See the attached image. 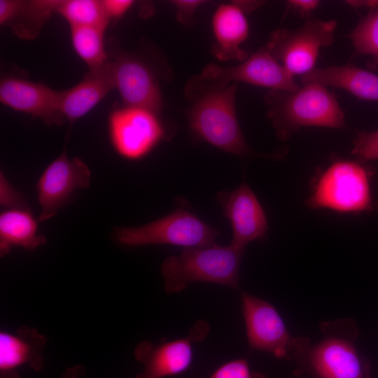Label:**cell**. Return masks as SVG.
Listing matches in <instances>:
<instances>
[{
  "label": "cell",
  "instance_id": "obj_1",
  "mask_svg": "<svg viewBox=\"0 0 378 378\" xmlns=\"http://www.w3.org/2000/svg\"><path fill=\"white\" fill-rule=\"evenodd\" d=\"M236 89L235 83L221 86L194 76L186 88L192 102L188 111L191 132L200 140L239 157L279 159L282 154L258 153L245 141L236 114Z\"/></svg>",
  "mask_w": 378,
  "mask_h": 378
},
{
  "label": "cell",
  "instance_id": "obj_2",
  "mask_svg": "<svg viewBox=\"0 0 378 378\" xmlns=\"http://www.w3.org/2000/svg\"><path fill=\"white\" fill-rule=\"evenodd\" d=\"M322 337L295 362L297 374L314 378H372L370 363L358 351L359 329L351 318L319 324Z\"/></svg>",
  "mask_w": 378,
  "mask_h": 378
},
{
  "label": "cell",
  "instance_id": "obj_3",
  "mask_svg": "<svg viewBox=\"0 0 378 378\" xmlns=\"http://www.w3.org/2000/svg\"><path fill=\"white\" fill-rule=\"evenodd\" d=\"M265 100L267 117L281 141L303 127L345 126L344 113L335 94L316 83H304L295 92L270 90Z\"/></svg>",
  "mask_w": 378,
  "mask_h": 378
},
{
  "label": "cell",
  "instance_id": "obj_4",
  "mask_svg": "<svg viewBox=\"0 0 378 378\" xmlns=\"http://www.w3.org/2000/svg\"><path fill=\"white\" fill-rule=\"evenodd\" d=\"M245 248L232 244L184 248L167 257L160 271L167 293L185 290L192 282H207L239 289L240 265Z\"/></svg>",
  "mask_w": 378,
  "mask_h": 378
},
{
  "label": "cell",
  "instance_id": "obj_5",
  "mask_svg": "<svg viewBox=\"0 0 378 378\" xmlns=\"http://www.w3.org/2000/svg\"><path fill=\"white\" fill-rule=\"evenodd\" d=\"M220 232L184 208L139 227L114 228L113 238L125 246L167 244L184 248L214 246Z\"/></svg>",
  "mask_w": 378,
  "mask_h": 378
},
{
  "label": "cell",
  "instance_id": "obj_6",
  "mask_svg": "<svg viewBox=\"0 0 378 378\" xmlns=\"http://www.w3.org/2000/svg\"><path fill=\"white\" fill-rule=\"evenodd\" d=\"M370 177L360 163L336 160L320 175L305 204L311 209L344 213L370 211L372 209Z\"/></svg>",
  "mask_w": 378,
  "mask_h": 378
},
{
  "label": "cell",
  "instance_id": "obj_7",
  "mask_svg": "<svg viewBox=\"0 0 378 378\" xmlns=\"http://www.w3.org/2000/svg\"><path fill=\"white\" fill-rule=\"evenodd\" d=\"M241 300L250 348L296 362L311 341L305 337L291 336L282 317L269 302L246 292H241Z\"/></svg>",
  "mask_w": 378,
  "mask_h": 378
},
{
  "label": "cell",
  "instance_id": "obj_8",
  "mask_svg": "<svg viewBox=\"0 0 378 378\" xmlns=\"http://www.w3.org/2000/svg\"><path fill=\"white\" fill-rule=\"evenodd\" d=\"M337 22L308 17L296 29L274 31L266 48L293 76L304 75L314 68L320 49L334 41Z\"/></svg>",
  "mask_w": 378,
  "mask_h": 378
},
{
  "label": "cell",
  "instance_id": "obj_9",
  "mask_svg": "<svg viewBox=\"0 0 378 378\" xmlns=\"http://www.w3.org/2000/svg\"><path fill=\"white\" fill-rule=\"evenodd\" d=\"M158 114L147 108L123 105L108 117V133L115 150L122 158L136 160L148 155L165 138Z\"/></svg>",
  "mask_w": 378,
  "mask_h": 378
},
{
  "label": "cell",
  "instance_id": "obj_10",
  "mask_svg": "<svg viewBox=\"0 0 378 378\" xmlns=\"http://www.w3.org/2000/svg\"><path fill=\"white\" fill-rule=\"evenodd\" d=\"M197 76L221 86L228 85L231 82H243L271 90L295 92L300 88L295 82L293 75L266 48H260L236 66L222 67L208 64Z\"/></svg>",
  "mask_w": 378,
  "mask_h": 378
},
{
  "label": "cell",
  "instance_id": "obj_11",
  "mask_svg": "<svg viewBox=\"0 0 378 378\" xmlns=\"http://www.w3.org/2000/svg\"><path fill=\"white\" fill-rule=\"evenodd\" d=\"M209 330V324L200 319L183 338L158 344L141 342L136 346L134 355L144 365V370L135 378H163L184 372L192 360V345L204 340Z\"/></svg>",
  "mask_w": 378,
  "mask_h": 378
},
{
  "label": "cell",
  "instance_id": "obj_12",
  "mask_svg": "<svg viewBox=\"0 0 378 378\" xmlns=\"http://www.w3.org/2000/svg\"><path fill=\"white\" fill-rule=\"evenodd\" d=\"M91 172L80 158L69 159L65 151L43 171L36 183L38 202L41 211L38 221L55 216L71 194L90 184Z\"/></svg>",
  "mask_w": 378,
  "mask_h": 378
},
{
  "label": "cell",
  "instance_id": "obj_13",
  "mask_svg": "<svg viewBox=\"0 0 378 378\" xmlns=\"http://www.w3.org/2000/svg\"><path fill=\"white\" fill-rule=\"evenodd\" d=\"M216 198L231 224V244L246 248L251 241L266 238L269 228L266 214L246 182L232 191L218 192Z\"/></svg>",
  "mask_w": 378,
  "mask_h": 378
},
{
  "label": "cell",
  "instance_id": "obj_14",
  "mask_svg": "<svg viewBox=\"0 0 378 378\" xmlns=\"http://www.w3.org/2000/svg\"><path fill=\"white\" fill-rule=\"evenodd\" d=\"M0 101L15 111L40 118L48 126L62 125L65 120L61 111V91L42 83L4 77L0 82Z\"/></svg>",
  "mask_w": 378,
  "mask_h": 378
},
{
  "label": "cell",
  "instance_id": "obj_15",
  "mask_svg": "<svg viewBox=\"0 0 378 378\" xmlns=\"http://www.w3.org/2000/svg\"><path fill=\"white\" fill-rule=\"evenodd\" d=\"M115 88L123 105L149 109L157 113L162 108V97L155 77L141 59L124 52L111 60Z\"/></svg>",
  "mask_w": 378,
  "mask_h": 378
},
{
  "label": "cell",
  "instance_id": "obj_16",
  "mask_svg": "<svg viewBox=\"0 0 378 378\" xmlns=\"http://www.w3.org/2000/svg\"><path fill=\"white\" fill-rule=\"evenodd\" d=\"M248 13L241 1L220 4L215 10L211 20L215 43L212 54L219 60L248 58V53L241 48L248 34Z\"/></svg>",
  "mask_w": 378,
  "mask_h": 378
},
{
  "label": "cell",
  "instance_id": "obj_17",
  "mask_svg": "<svg viewBox=\"0 0 378 378\" xmlns=\"http://www.w3.org/2000/svg\"><path fill=\"white\" fill-rule=\"evenodd\" d=\"M46 340L37 330L23 326L15 332L0 333V378H20L18 370L27 365L36 371L44 364Z\"/></svg>",
  "mask_w": 378,
  "mask_h": 378
},
{
  "label": "cell",
  "instance_id": "obj_18",
  "mask_svg": "<svg viewBox=\"0 0 378 378\" xmlns=\"http://www.w3.org/2000/svg\"><path fill=\"white\" fill-rule=\"evenodd\" d=\"M115 89L112 62L109 59L100 68L89 70L82 81L61 91V111L65 120L73 123L90 111L106 95Z\"/></svg>",
  "mask_w": 378,
  "mask_h": 378
},
{
  "label": "cell",
  "instance_id": "obj_19",
  "mask_svg": "<svg viewBox=\"0 0 378 378\" xmlns=\"http://www.w3.org/2000/svg\"><path fill=\"white\" fill-rule=\"evenodd\" d=\"M301 81L342 88L359 99L378 101V76L352 64L314 67L301 76Z\"/></svg>",
  "mask_w": 378,
  "mask_h": 378
},
{
  "label": "cell",
  "instance_id": "obj_20",
  "mask_svg": "<svg viewBox=\"0 0 378 378\" xmlns=\"http://www.w3.org/2000/svg\"><path fill=\"white\" fill-rule=\"evenodd\" d=\"M59 0H1L0 24L10 26L20 38H36L51 15L56 13Z\"/></svg>",
  "mask_w": 378,
  "mask_h": 378
},
{
  "label": "cell",
  "instance_id": "obj_21",
  "mask_svg": "<svg viewBox=\"0 0 378 378\" xmlns=\"http://www.w3.org/2000/svg\"><path fill=\"white\" fill-rule=\"evenodd\" d=\"M38 223L29 209H8L0 215V253L6 255L13 247L29 251L44 244L46 238L38 233Z\"/></svg>",
  "mask_w": 378,
  "mask_h": 378
},
{
  "label": "cell",
  "instance_id": "obj_22",
  "mask_svg": "<svg viewBox=\"0 0 378 378\" xmlns=\"http://www.w3.org/2000/svg\"><path fill=\"white\" fill-rule=\"evenodd\" d=\"M105 29L97 27H71L74 49L89 70L100 68L109 60L104 47Z\"/></svg>",
  "mask_w": 378,
  "mask_h": 378
},
{
  "label": "cell",
  "instance_id": "obj_23",
  "mask_svg": "<svg viewBox=\"0 0 378 378\" xmlns=\"http://www.w3.org/2000/svg\"><path fill=\"white\" fill-rule=\"evenodd\" d=\"M56 13L69 22L70 27H97L106 29L109 22L102 1L59 0Z\"/></svg>",
  "mask_w": 378,
  "mask_h": 378
},
{
  "label": "cell",
  "instance_id": "obj_24",
  "mask_svg": "<svg viewBox=\"0 0 378 378\" xmlns=\"http://www.w3.org/2000/svg\"><path fill=\"white\" fill-rule=\"evenodd\" d=\"M349 37L356 53L370 56V66L378 67V7L370 9Z\"/></svg>",
  "mask_w": 378,
  "mask_h": 378
},
{
  "label": "cell",
  "instance_id": "obj_25",
  "mask_svg": "<svg viewBox=\"0 0 378 378\" xmlns=\"http://www.w3.org/2000/svg\"><path fill=\"white\" fill-rule=\"evenodd\" d=\"M209 378H267V377L262 372L253 371L246 358H239L222 365Z\"/></svg>",
  "mask_w": 378,
  "mask_h": 378
},
{
  "label": "cell",
  "instance_id": "obj_26",
  "mask_svg": "<svg viewBox=\"0 0 378 378\" xmlns=\"http://www.w3.org/2000/svg\"><path fill=\"white\" fill-rule=\"evenodd\" d=\"M351 153L360 160H378V130L358 132Z\"/></svg>",
  "mask_w": 378,
  "mask_h": 378
},
{
  "label": "cell",
  "instance_id": "obj_27",
  "mask_svg": "<svg viewBox=\"0 0 378 378\" xmlns=\"http://www.w3.org/2000/svg\"><path fill=\"white\" fill-rule=\"evenodd\" d=\"M0 202L8 209H29L22 195L10 184L3 172L0 176Z\"/></svg>",
  "mask_w": 378,
  "mask_h": 378
},
{
  "label": "cell",
  "instance_id": "obj_28",
  "mask_svg": "<svg viewBox=\"0 0 378 378\" xmlns=\"http://www.w3.org/2000/svg\"><path fill=\"white\" fill-rule=\"evenodd\" d=\"M204 2L199 0H177L172 1L176 9L178 20L186 26H191L195 24L197 9Z\"/></svg>",
  "mask_w": 378,
  "mask_h": 378
},
{
  "label": "cell",
  "instance_id": "obj_29",
  "mask_svg": "<svg viewBox=\"0 0 378 378\" xmlns=\"http://www.w3.org/2000/svg\"><path fill=\"white\" fill-rule=\"evenodd\" d=\"M104 13L108 20L122 18L133 6L131 0H103L102 1Z\"/></svg>",
  "mask_w": 378,
  "mask_h": 378
},
{
  "label": "cell",
  "instance_id": "obj_30",
  "mask_svg": "<svg viewBox=\"0 0 378 378\" xmlns=\"http://www.w3.org/2000/svg\"><path fill=\"white\" fill-rule=\"evenodd\" d=\"M319 4L316 0H290L288 1L289 8L296 10L302 16L309 17V14Z\"/></svg>",
  "mask_w": 378,
  "mask_h": 378
},
{
  "label": "cell",
  "instance_id": "obj_31",
  "mask_svg": "<svg viewBox=\"0 0 378 378\" xmlns=\"http://www.w3.org/2000/svg\"><path fill=\"white\" fill-rule=\"evenodd\" d=\"M346 3L354 8L365 6L371 9L378 7V1H347Z\"/></svg>",
  "mask_w": 378,
  "mask_h": 378
},
{
  "label": "cell",
  "instance_id": "obj_32",
  "mask_svg": "<svg viewBox=\"0 0 378 378\" xmlns=\"http://www.w3.org/2000/svg\"><path fill=\"white\" fill-rule=\"evenodd\" d=\"M83 373V368L80 365H77L67 369L63 378H80Z\"/></svg>",
  "mask_w": 378,
  "mask_h": 378
}]
</instances>
